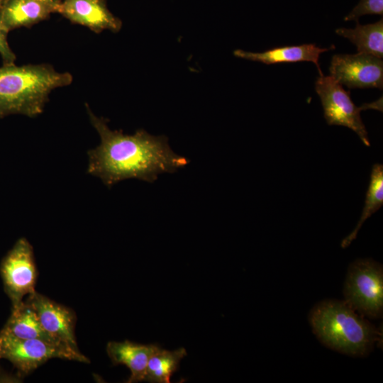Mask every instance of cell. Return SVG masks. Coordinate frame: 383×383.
<instances>
[{
	"label": "cell",
	"mask_w": 383,
	"mask_h": 383,
	"mask_svg": "<svg viewBox=\"0 0 383 383\" xmlns=\"http://www.w3.org/2000/svg\"><path fill=\"white\" fill-rule=\"evenodd\" d=\"M313 333L326 347L345 355H368L382 333L345 301L328 299L315 305L309 315Z\"/></svg>",
	"instance_id": "obj_3"
},
{
	"label": "cell",
	"mask_w": 383,
	"mask_h": 383,
	"mask_svg": "<svg viewBox=\"0 0 383 383\" xmlns=\"http://www.w3.org/2000/svg\"><path fill=\"white\" fill-rule=\"evenodd\" d=\"M355 28H337L338 35L350 40L357 47L358 52L383 57V19L374 23L361 25L358 21Z\"/></svg>",
	"instance_id": "obj_15"
},
{
	"label": "cell",
	"mask_w": 383,
	"mask_h": 383,
	"mask_svg": "<svg viewBox=\"0 0 383 383\" xmlns=\"http://www.w3.org/2000/svg\"><path fill=\"white\" fill-rule=\"evenodd\" d=\"M329 71L330 76L349 89L383 88V61L372 55H334Z\"/></svg>",
	"instance_id": "obj_8"
},
{
	"label": "cell",
	"mask_w": 383,
	"mask_h": 383,
	"mask_svg": "<svg viewBox=\"0 0 383 383\" xmlns=\"http://www.w3.org/2000/svg\"><path fill=\"white\" fill-rule=\"evenodd\" d=\"M367 14L383 15V0H360L353 9L344 18V21H357Z\"/></svg>",
	"instance_id": "obj_18"
},
{
	"label": "cell",
	"mask_w": 383,
	"mask_h": 383,
	"mask_svg": "<svg viewBox=\"0 0 383 383\" xmlns=\"http://www.w3.org/2000/svg\"><path fill=\"white\" fill-rule=\"evenodd\" d=\"M2 358V356H1V345H0V359Z\"/></svg>",
	"instance_id": "obj_22"
},
{
	"label": "cell",
	"mask_w": 383,
	"mask_h": 383,
	"mask_svg": "<svg viewBox=\"0 0 383 383\" xmlns=\"http://www.w3.org/2000/svg\"><path fill=\"white\" fill-rule=\"evenodd\" d=\"M56 13L51 5L37 0H6L0 9V20L4 27L10 30L29 27Z\"/></svg>",
	"instance_id": "obj_13"
},
{
	"label": "cell",
	"mask_w": 383,
	"mask_h": 383,
	"mask_svg": "<svg viewBox=\"0 0 383 383\" xmlns=\"http://www.w3.org/2000/svg\"><path fill=\"white\" fill-rule=\"evenodd\" d=\"M2 358L12 363L19 374L26 375L51 358L89 362L77 351L40 339H20L0 332Z\"/></svg>",
	"instance_id": "obj_6"
},
{
	"label": "cell",
	"mask_w": 383,
	"mask_h": 383,
	"mask_svg": "<svg viewBox=\"0 0 383 383\" xmlns=\"http://www.w3.org/2000/svg\"><path fill=\"white\" fill-rule=\"evenodd\" d=\"M26 301L49 335L59 343L79 351L74 335L76 316L72 310L36 292L28 295Z\"/></svg>",
	"instance_id": "obj_9"
},
{
	"label": "cell",
	"mask_w": 383,
	"mask_h": 383,
	"mask_svg": "<svg viewBox=\"0 0 383 383\" xmlns=\"http://www.w3.org/2000/svg\"><path fill=\"white\" fill-rule=\"evenodd\" d=\"M335 47L322 48L315 44H302L299 45H290L277 47L267 50L262 52H247L243 50H235L233 55L235 57L257 61L266 65L282 62H312L318 70L319 75H323L318 62L320 55L322 52L334 49Z\"/></svg>",
	"instance_id": "obj_11"
},
{
	"label": "cell",
	"mask_w": 383,
	"mask_h": 383,
	"mask_svg": "<svg viewBox=\"0 0 383 383\" xmlns=\"http://www.w3.org/2000/svg\"><path fill=\"white\" fill-rule=\"evenodd\" d=\"M0 273L12 308L22 302L24 296L35 292L37 271L33 250L26 238H19L4 256Z\"/></svg>",
	"instance_id": "obj_7"
},
{
	"label": "cell",
	"mask_w": 383,
	"mask_h": 383,
	"mask_svg": "<svg viewBox=\"0 0 383 383\" xmlns=\"http://www.w3.org/2000/svg\"><path fill=\"white\" fill-rule=\"evenodd\" d=\"M0 332L20 339H40L68 348L45 331L35 309L26 300L12 308L11 314Z\"/></svg>",
	"instance_id": "obj_14"
},
{
	"label": "cell",
	"mask_w": 383,
	"mask_h": 383,
	"mask_svg": "<svg viewBox=\"0 0 383 383\" xmlns=\"http://www.w3.org/2000/svg\"><path fill=\"white\" fill-rule=\"evenodd\" d=\"M315 89L320 97L323 116L329 126H343L353 131L367 147L370 146L367 131L362 121L360 111L374 109L382 111V98L375 102L355 106L350 99V91L331 76L319 75L315 83Z\"/></svg>",
	"instance_id": "obj_5"
},
{
	"label": "cell",
	"mask_w": 383,
	"mask_h": 383,
	"mask_svg": "<svg viewBox=\"0 0 383 383\" xmlns=\"http://www.w3.org/2000/svg\"><path fill=\"white\" fill-rule=\"evenodd\" d=\"M90 122L100 143L88 151L87 173L108 187L127 179L152 183L162 173H174L189 160L175 153L165 135H152L143 129L134 134L113 131L106 119L96 116L87 105Z\"/></svg>",
	"instance_id": "obj_1"
},
{
	"label": "cell",
	"mask_w": 383,
	"mask_h": 383,
	"mask_svg": "<svg viewBox=\"0 0 383 383\" xmlns=\"http://www.w3.org/2000/svg\"><path fill=\"white\" fill-rule=\"evenodd\" d=\"M57 13L95 33L104 30L118 32L122 26L121 21L109 10L105 0H60Z\"/></svg>",
	"instance_id": "obj_10"
},
{
	"label": "cell",
	"mask_w": 383,
	"mask_h": 383,
	"mask_svg": "<svg viewBox=\"0 0 383 383\" xmlns=\"http://www.w3.org/2000/svg\"><path fill=\"white\" fill-rule=\"evenodd\" d=\"M6 0H0V9Z\"/></svg>",
	"instance_id": "obj_21"
},
{
	"label": "cell",
	"mask_w": 383,
	"mask_h": 383,
	"mask_svg": "<svg viewBox=\"0 0 383 383\" xmlns=\"http://www.w3.org/2000/svg\"><path fill=\"white\" fill-rule=\"evenodd\" d=\"M160 348L156 344L111 341L107 344L106 351L114 365H124L130 369L131 374L127 382L132 383L144 380L148 360Z\"/></svg>",
	"instance_id": "obj_12"
},
{
	"label": "cell",
	"mask_w": 383,
	"mask_h": 383,
	"mask_svg": "<svg viewBox=\"0 0 383 383\" xmlns=\"http://www.w3.org/2000/svg\"><path fill=\"white\" fill-rule=\"evenodd\" d=\"M37 1H41V2H43V3H45V4H48L49 5L52 6L53 7L55 8L56 13H57V9L58 5H59V4L60 2V0H37Z\"/></svg>",
	"instance_id": "obj_20"
},
{
	"label": "cell",
	"mask_w": 383,
	"mask_h": 383,
	"mask_svg": "<svg viewBox=\"0 0 383 383\" xmlns=\"http://www.w3.org/2000/svg\"><path fill=\"white\" fill-rule=\"evenodd\" d=\"M187 355L184 348L170 351L160 348L150 357L144 381L152 383H170V377L178 368L180 361Z\"/></svg>",
	"instance_id": "obj_16"
},
{
	"label": "cell",
	"mask_w": 383,
	"mask_h": 383,
	"mask_svg": "<svg viewBox=\"0 0 383 383\" xmlns=\"http://www.w3.org/2000/svg\"><path fill=\"white\" fill-rule=\"evenodd\" d=\"M383 205V165H372L370 184L367 190L365 205L355 229L341 242L343 248H347L356 238L365 221Z\"/></svg>",
	"instance_id": "obj_17"
},
{
	"label": "cell",
	"mask_w": 383,
	"mask_h": 383,
	"mask_svg": "<svg viewBox=\"0 0 383 383\" xmlns=\"http://www.w3.org/2000/svg\"><path fill=\"white\" fill-rule=\"evenodd\" d=\"M345 301L365 318L377 319L383 314V267L372 259L352 262L344 283Z\"/></svg>",
	"instance_id": "obj_4"
},
{
	"label": "cell",
	"mask_w": 383,
	"mask_h": 383,
	"mask_svg": "<svg viewBox=\"0 0 383 383\" xmlns=\"http://www.w3.org/2000/svg\"><path fill=\"white\" fill-rule=\"evenodd\" d=\"M8 33L9 31L4 27L0 20V55L4 65L13 64L16 60V55L8 43Z\"/></svg>",
	"instance_id": "obj_19"
},
{
	"label": "cell",
	"mask_w": 383,
	"mask_h": 383,
	"mask_svg": "<svg viewBox=\"0 0 383 383\" xmlns=\"http://www.w3.org/2000/svg\"><path fill=\"white\" fill-rule=\"evenodd\" d=\"M69 72H57L50 65H4L0 67V118L40 114L55 89L70 84Z\"/></svg>",
	"instance_id": "obj_2"
}]
</instances>
